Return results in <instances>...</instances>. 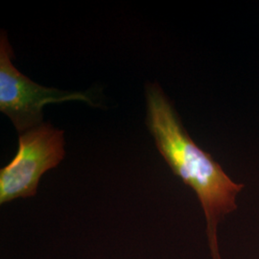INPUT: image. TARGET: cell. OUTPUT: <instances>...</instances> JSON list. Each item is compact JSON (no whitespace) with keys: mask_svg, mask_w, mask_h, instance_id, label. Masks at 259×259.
Listing matches in <instances>:
<instances>
[{"mask_svg":"<svg viewBox=\"0 0 259 259\" xmlns=\"http://www.w3.org/2000/svg\"><path fill=\"white\" fill-rule=\"evenodd\" d=\"M145 96L146 124L157 151L172 172L194 191L204 212L211 258L222 259L218 227L226 216L237 209V197L244 185L234 182L191 139L158 83H148Z\"/></svg>","mask_w":259,"mask_h":259,"instance_id":"obj_1","label":"cell"},{"mask_svg":"<svg viewBox=\"0 0 259 259\" xmlns=\"http://www.w3.org/2000/svg\"><path fill=\"white\" fill-rule=\"evenodd\" d=\"M13 48L6 31L0 34V111L19 134L44 124L42 109L48 104L82 101L97 107L91 92H70L35 83L13 64Z\"/></svg>","mask_w":259,"mask_h":259,"instance_id":"obj_2","label":"cell"},{"mask_svg":"<svg viewBox=\"0 0 259 259\" xmlns=\"http://www.w3.org/2000/svg\"><path fill=\"white\" fill-rule=\"evenodd\" d=\"M65 133L50 123L20 134L15 157L0 170V204L36 196L41 177L65 158Z\"/></svg>","mask_w":259,"mask_h":259,"instance_id":"obj_3","label":"cell"}]
</instances>
